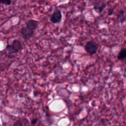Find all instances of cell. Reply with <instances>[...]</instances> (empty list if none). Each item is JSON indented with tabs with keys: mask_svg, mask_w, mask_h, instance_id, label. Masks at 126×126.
<instances>
[{
	"mask_svg": "<svg viewBox=\"0 0 126 126\" xmlns=\"http://www.w3.org/2000/svg\"><path fill=\"white\" fill-rule=\"evenodd\" d=\"M23 49L21 42L18 39L13 40L11 44H7L5 47L6 54L8 56H12L13 54L18 53Z\"/></svg>",
	"mask_w": 126,
	"mask_h": 126,
	"instance_id": "obj_1",
	"label": "cell"
},
{
	"mask_svg": "<svg viewBox=\"0 0 126 126\" xmlns=\"http://www.w3.org/2000/svg\"><path fill=\"white\" fill-rule=\"evenodd\" d=\"M98 48V44L94 40L88 41L84 46L85 51L91 56L94 55L96 53Z\"/></svg>",
	"mask_w": 126,
	"mask_h": 126,
	"instance_id": "obj_2",
	"label": "cell"
},
{
	"mask_svg": "<svg viewBox=\"0 0 126 126\" xmlns=\"http://www.w3.org/2000/svg\"><path fill=\"white\" fill-rule=\"evenodd\" d=\"M106 7L107 4L103 0H97L93 2V9L97 13H101Z\"/></svg>",
	"mask_w": 126,
	"mask_h": 126,
	"instance_id": "obj_3",
	"label": "cell"
},
{
	"mask_svg": "<svg viewBox=\"0 0 126 126\" xmlns=\"http://www.w3.org/2000/svg\"><path fill=\"white\" fill-rule=\"evenodd\" d=\"M62 13L60 9H57L54 11L50 17V21L53 24H58L62 19Z\"/></svg>",
	"mask_w": 126,
	"mask_h": 126,
	"instance_id": "obj_4",
	"label": "cell"
},
{
	"mask_svg": "<svg viewBox=\"0 0 126 126\" xmlns=\"http://www.w3.org/2000/svg\"><path fill=\"white\" fill-rule=\"evenodd\" d=\"M20 33L22 37L25 40H28L31 39L34 35V32L30 31L25 26L22 27L20 30Z\"/></svg>",
	"mask_w": 126,
	"mask_h": 126,
	"instance_id": "obj_5",
	"label": "cell"
},
{
	"mask_svg": "<svg viewBox=\"0 0 126 126\" xmlns=\"http://www.w3.org/2000/svg\"><path fill=\"white\" fill-rule=\"evenodd\" d=\"M38 25V22L33 19H30L27 21L25 23V27L30 31L35 32Z\"/></svg>",
	"mask_w": 126,
	"mask_h": 126,
	"instance_id": "obj_6",
	"label": "cell"
},
{
	"mask_svg": "<svg viewBox=\"0 0 126 126\" xmlns=\"http://www.w3.org/2000/svg\"><path fill=\"white\" fill-rule=\"evenodd\" d=\"M126 11L125 10H121L118 14V21L119 23L123 24L126 21Z\"/></svg>",
	"mask_w": 126,
	"mask_h": 126,
	"instance_id": "obj_7",
	"label": "cell"
},
{
	"mask_svg": "<svg viewBox=\"0 0 126 126\" xmlns=\"http://www.w3.org/2000/svg\"><path fill=\"white\" fill-rule=\"evenodd\" d=\"M126 58V48L123 47L120 50L117 56V59L119 61H125Z\"/></svg>",
	"mask_w": 126,
	"mask_h": 126,
	"instance_id": "obj_8",
	"label": "cell"
},
{
	"mask_svg": "<svg viewBox=\"0 0 126 126\" xmlns=\"http://www.w3.org/2000/svg\"><path fill=\"white\" fill-rule=\"evenodd\" d=\"M12 2L11 0H0V4L10 5Z\"/></svg>",
	"mask_w": 126,
	"mask_h": 126,
	"instance_id": "obj_9",
	"label": "cell"
},
{
	"mask_svg": "<svg viewBox=\"0 0 126 126\" xmlns=\"http://www.w3.org/2000/svg\"><path fill=\"white\" fill-rule=\"evenodd\" d=\"M12 126H23V124L21 121H18L15 122L13 124Z\"/></svg>",
	"mask_w": 126,
	"mask_h": 126,
	"instance_id": "obj_10",
	"label": "cell"
},
{
	"mask_svg": "<svg viewBox=\"0 0 126 126\" xmlns=\"http://www.w3.org/2000/svg\"><path fill=\"white\" fill-rule=\"evenodd\" d=\"M37 121H38V119L37 118H33V119H32L31 120V125H32V126L34 125L37 122Z\"/></svg>",
	"mask_w": 126,
	"mask_h": 126,
	"instance_id": "obj_11",
	"label": "cell"
},
{
	"mask_svg": "<svg viewBox=\"0 0 126 126\" xmlns=\"http://www.w3.org/2000/svg\"><path fill=\"white\" fill-rule=\"evenodd\" d=\"M114 11H113V10L111 9L110 10H109V15H112Z\"/></svg>",
	"mask_w": 126,
	"mask_h": 126,
	"instance_id": "obj_12",
	"label": "cell"
}]
</instances>
